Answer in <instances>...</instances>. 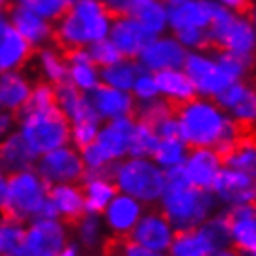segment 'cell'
<instances>
[{"instance_id":"18","label":"cell","mask_w":256,"mask_h":256,"mask_svg":"<svg viewBox=\"0 0 256 256\" xmlns=\"http://www.w3.org/2000/svg\"><path fill=\"white\" fill-rule=\"evenodd\" d=\"M210 192L218 198L219 204L228 210L242 204H249L252 202L254 195V176L224 167Z\"/></svg>"},{"instance_id":"16","label":"cell","mask_w":256,"mask_h":256,"mask_svg":"<svg viewBox=\"0 0 256 256\" xmlns=\"http://www.w3.org/2000/svg\"><path fill=\"white\" fill-rule=\"evenodd\" d=\"M224 169V156L216 148H192L182 166V174L193 186L210 192Z\"/></svg>"},{"instance_id":"31","label":"cell","mask_w":256,"mask_h":256,"mask_svg":"<svg viewBox=\"0 0 256 256\" xmlns=\"http://www.w3.org/2000/svg\"><path fill=\"white\" fill-rule=\"evenodd\" d=\"M50 202L54 204L58 218L64 221H78L84 214L88 212L86 208V197L84 190L78 184H56L50 186Z\"/></svg>"},{"instance_id":"12","label":"cell","mask_w":256,"mask_h":256,"mask_svg":"<svg viewBox=\"0 0 256 256\" xmlns=\"http://www.w3.org/2000/svg\"><path fill=\"white\" fill-rule=\"evenodd\" d=\"M188 54L190 50L180 43L174 34H164L150 39L136 62L143 70L158 74L162 70L184 67Z\"/></svg>"},{"instance_id":"45","label":"cell","mask_w":256,"mask_h":256,"mask_svg":"<svg viewBox=\"0 0 256 256\" xmlns=\"http://www.w3.org/2000/svg\"><path fill=\"white\" fill-rule=\"evenodd\" d=\"M182 45L186 46L188 50H204L206 46L210 45V36L208 30H200V28H193V30H184V32L174 34Z\"/></svg>"},{"instance_id":"30","label":"cell","mask_w":256,"mask_h":256,"mask_svg":"<svg viewBox=\"0 0 256 256\" xmlns=\"http://www.w3.org/2000/svg\"><path fill=\"white\" fill-rule=\"evenodd\" d=\"M86 208L91 214H102L119 193L110 173H86L82 180Z\"/></svg>"},{"instance_id":"22","label":"cell","mask_w":256,"mask_h":256,"mask_svg":"<svg viewBox=\"0 0 256 256\" xmlns=\"http://www.w3.org/2000/svg\"><path fill=\"white\" fill-rule=\"evenodd\" d=\"M91 104L100 122L116 121L121 117H130L138 112V100L130 91L116 90L110 86H100L90 93Z\"/></svg>"},{"instance_id":"47","label":"cell","mask_w":256,"mask_h":256,"mask_svg":"<svg viewBox=\"0 0 256 256\" xmlns=\"http://www.w3.org/2000/svg\"><path fill=\"white\" fill-rule=\"evenodd\" d=\"M112 256H169V254L147 249V247H143V245L132 242L130 238H126V240H121L116 247H112Z\"/></svg>"},{"instance_id":"15","label":"cell","mask_w":256,"mask_h":256,"mask_svg":"<svg viewBox=\"0 0 256 256\" xmlns=\"http://www.w3.org/2000/svg\"><path fill=\"white\" fill-rule=\"evenodd\" d=\"M145 212L147 210H145V204L141 200L130 197V195H124V193H117L116 198L110 202L108 208L100 216H102L104 224L112 236L119 238V240H126L134 232Z\"/></svg>"},{"instance_id":"33","label":"cell","mask_w":256,"mask_h":256,"mask_svg":"<svg viewBox=\"0 0 256 256\" xmlns=\"http://www.w3.org/2000/svg\"><path fill=\"white\" fill-rule=\"evenodd\" d=\"M36 69L41 74L45 82L52 86L67 82L69 76V62L67 54L62 52V46L46 45L43 48H38L36 52Z\"/></svg>"},{"instance_id":"41","label":"cell","mask_w":256,"mask_h":256,"mask_svg":"<svg viewBox=\"0 0 256 256\" xmlns=\"http://www.w3.org/2000/svg\"><path fill=\"white\" fill-rule=\"evenodd\" d=\"M132 95L138 100V104H145V102H150V100H156V98H162L160 86H158L156 74L141 69L140 76H138L134 88H132Z\"/></svg>"},{"instance_id":"1","label":"cell","mask_w":256,"mask_h":256,"mask_svg":"<svg viewBox=\"0 0 256 256\" xmlns=\"http://www.w3.org/2000/svg\"><path fill=\"white\" fill-rule=\"evenodd\" d=\"M178 136L192 148H216L226 154L242 140V126L216 98L195 96L176 108Z\"/></svg>"},{"instance_id":"4","label":"cell","mask_w":256,"mask_h":256,"mask_svg":"<svg viewBox=\"0 0 256 256\" xmlns=\"http://www.w3.org/2000/svg\"><path fill=\"white\" fill-rule=\"evenodd\" d=\"M50 197V184L36 167L4 174L0 180V206L8 218L32 221L41 216Z\"/></svg>"},{"instance_id":"55","label":"cell","mask_w":256,"mask_h":256,"mask_svg":"<svg viewBox=\"0 0 256 256\" xmlns=\"http://www.w3.org/2000/svg\"><path fill=\"white\" fill-rule=\"evenodd\" d=\"M252 202L256 204V176H254V195H252Z\"/></svg>"},{"instance_id":"29","label":"cell","mask_w":256,"mask_h":256,"mask_svg":"<svg viewBox=\"0 0 256 256\" xmlns=\"http://www.w3.org/2000/svg\"><path fill=\"white\" fill-rule=\"evenodd\" d=\"M156 78H158L162 98H166L167 102L174 104V106H182V104L193 100L195 96H198L195 84L184 67L162 70L156 74Z\"/></svg>"},{"instance_id":"27","label":"cell","mask_w":256,"mask_h":256,"mask_svg":"<svg viewBox=\"0 0 256 256\" xmlns=\"http://www.w3.org/2000/svg\"><path fill=\"white\" fill-rule=\"evenodd\" d=\"M39 156L34 152L30 145L22 140V136L15 130L12 134L4 136L0 145V166L4 174L32 169L38 164Z\"/></svg>"},{"instance_id":"37","label":"cell","mask_w":256,"mask_h":256,"mask_svg":"<svg viewBox=\"0 0 256 256\" xmlns=\"http://www.w3.org/2000/svg\"><path fill=\"white\" fill-rule=\"evenodd\" d=\"M26 226L22 221L4 218L0 223V254L2 256H26Z\"/></svg>"},{"instance_id":"28","label":"cell","mask_w":256,"mask_h":256,"mask_svg":"<svg viewBox=\"0 0 256 256\" xmlns=\"http://www.w3.org/2000/svg\"><path fill=\"white\" fill-rule=\"evenodd\" d=\"M108 234L110 232L104 224V219L100 214L86 212L78 221H74V226H72L74 242L88 254H98L106 247Z\"/></svg>"},{"instance_id":"26","label":"cell","mask_w":256,"mask_h":256,"mask_svg":"<svg viewBox=\"0 0 256 256\" xmlns=\"http://www.w3.org/2000/svg\"><path fill=\"white\" fill-rule=\"evenodd\" d=\"M56 100H58V108L62 110V114L67 117L70 124L84 121H100L93 110L90 95L76 90L72 84L64 82L56 86Z\"/></svg>"},{"instance_id":"19","label":"cell","mask_w":256,"mask_h":256,"mask_svg":"<svg viewBox=\"0 0 256 256\" xmlns=\"http://www.w3.org/2000/svg\"><path fill=\"white\" fill-rule=\"evenodd\" d=\"M6 17L30 41V45L34 48H43V46L50 45L52 39H56L54 22L45 19V17H41L39 13L28 10V8L19 6V4H12L6 13Z\"/></svg>"},{"instance_id":"34","label":"cell","mask_w":256,"mask_h":256,"mask_svg":"<svg viewBox=\"0 0 256 256\" xmlns=\"http://www.w3.org/2000/svg\"><path fill=\"white\" fill-rule=\"evenodd\" d=\"M218 247L214 245L210 238L206 236V232L197 226L192 230L176 232L173 245L167 254L169 256H210Z\"/></svg>"},{"instance_id":"20","label":"cell","mask_w":256,"mask_h":256,"mask_svg":"<svg viewBox=\"0 0 256 256\" xmlns=\"http://www.w3.org/2000/svg\"><path fill=\"white\" fill-rule=\"evenodd\" d=\"M110 39L119 48L122 58L138 60L143 48L152 39V36L145 30V26L136 17H132L130 13H124V15H116L114 24H112V32H110Z\"/></svg>"},{"instance_id":"6","label":"cell","mask_w":256,"mask_h":256,"mask_svg":"<svg viewBox=\"0 0 256 256\" xmlns=\"http://www.w3.org/2000/svg\"><path fill=\"white\" fill-rule=\"evenodd\" d=\"M110 176L114 178L119 193L138 198L145 206L158 204L167 188V171H164L154 158L128 156L112 167Z\"/></svg>"},{"instance_id":"11","label":"cell","mask_w":256,"mask_h":256,"mask_svg":"<svg viewBox=\"0 0 256 256\" xmlns=\"http://www.w3.org/2000/svg\"><path fill=\"white\" fill-rule=\"evenodd\" d=\"M36 169L50 186L78 184V182H82L86 173H88L86 166H84L82 150L70 143L39 156Z\"/></svg>"},{"instance_id":"24","label":"cell","mask_w":256,"mask_h":256,"mask_svg":"<svg viewBox=\"0 0 256 256\" xmlns=\"http://www.w3.org/2000/svg\"><path fill=\"white\" fill-rule=\"evenodd\" d=\"M34 86L22 70H8L0 76V106L19 116L32 100Z\"/></svg>"},{"instance_id":"3","label":"cell","mask_w":256,"mask_h":256,"mask_svg":"<svg viewBox=\"0 0 256 256\" xmlns=\"http://www.w3.org/2000/svg\"><path fill=\"white\" fill-rule=\"evenodd\" d=\"M218 204L214 193L190 184L182 169L167 173V188L158 202L160 210L178 232L200 226L216 214Z\"/></svg>"},{"instance_id":"43","label":"cell","mask_w":256,"mask_h":256,"mask_svg":"<svg viewBox=\"0 0 256 256\" xmlns=\"http://www.w3.org/2000/svg\"><path fill=\"white\" fill-rule=\"evenodd\" d=\"M90 54H91V58H93V62H95L100 69H102V67H108V65H112V64H116V62H119V60L122 58V54L119 52V48L114 45V41L110 38L104 39V41H98V43H95L93 46H90Z\"/></svg>"},{"instance_id":"35","label":"cell","mask_w":256,"mask_h":256,"mask_svg":"<svg viewBox=\"0 0 256 256\" xmlns=\"http://www.w3.org/2000/svg\"><path fill=\"white\" fill-rule=\"evenodd\" d=\"M100 72H102L104 86H110V88L130 91V93H132V88H134L136 80L140 76L141 67L134 60L121 58L119 62H116V64L108 65V67H102Z\"/></svg>"},{"instance_id":"23","label":"cell","mask_w":256,"mask_h":256,"mask_svg":"<svg viewBox=\"0 0 256 256\" xmlns=\"http://www.w3.org/2000/svg\"><path fill=\"white\" fill-rule=\"evenodd\" d=\"M67 62H69L67 82L72 84L76 90L90 95L96 88L102 86V72H100V67L91 58L90 48L67 50Z\"/></svg>"},{"instance_id":"9","label":"cell","mask_w":256,"mask_h":256,"mask_svg":"<svg viewBox=\"0 0 256 256\" xmlns=\"http://www.w3.org/2000/svg\"><path fill=\"white\" fill-rule=\"evenodd\" d=\"M184 69L195 84L198 96L204 98H216L223 93L234 80L230 78L228 70L224 67L223 60L219 56V50H193L188 54Z\"/></svg>"},{"instance_id":"14","label":"cell","mask_w":256,"mask_h":256,"mask_svg":"<svg viewBox=\"0 0 256 256\" xmlns=\"http://www.w3.org/2000/svg\"><path fill=\"white\" fill-rule=\"evenodd\" d=\"M176 232L178 230L166 218V214L158 208V210H147L143 214L138 226L130 234V240L147 249L167 254L176 238Z\"/></svg>"},{"instance_id":"17","label":"cell","mask_w":256,"mask_h":256,"mask_svg":"<svg viewBox=\"0 0 256 256\" xmlns=\"http://www.w3.org/2000/svg\"><path fill=\"white\" fill-rule=\"evenodd\" d=\"M218 102L242 128L256 126V86L247 80L230 84L218 96Z\"/></svg>"},{"instance_id":"36","label":"cell","mask_w":256,"mask_h":256,"mask_svg":"<svg viewBox=\"0 0 256 256\" xmlns=\"http://www.w3.org/2000/svg\"><path fill=\"white\" fill-rule=\"evenodd\" d=\"M190 150H192V147L180 136L178 138H167V140H160V145H158L152 158L164 171L171 173V171L182 169Z\"/></svg>"},{"instance_id":"49","label":"cell","mask_w":256,"mask_h":256,"mask_svg":"<svg viewBox=\"0 0 256 256\" xmlns=\"http://www.w3.org/2000/svg\"><path fill=\"white\" fill-rule=\"evenodd\" d=\"M15 130H17V114L2 110V114H0V132H2V136L12 134Z\"/></svg>"},{"instance_id":"13","label":"cell","mask_w":256,"mask_h":256,"mask_svg":"<svg viewBox=\"0 0 256 256\" xmlns=\"http://www.w3.org/2000/svg\"><path fill=\"white\" fill-rule=\"evenodd\" d=\"M169 8V30L173 34L184 30H208L218 10L214 0H166Z\"/></svg>"},{"instance_id":"57","label":"cell","mask_w":256,"mask_h":256,"mask_svg":"<svg viewBox=\"0 0 256 256\" xmlns=\"http://www.w3.org/2000/svg\"><path fill=\"white\" fill-rule=\"evenodd\" d=\"M0 2H2V6H6L8 4V0H0Z\"/></svg>"},{"instance_id":"38","label":"cell","mask_w":256,"mask_h":256,"mask_svg":"<svg viewBox=\"0 0 256 256\" xmlns=\"http://www.w3.org/2000/svg\"><path fill=\"white\" fill-rule=\"evenodd\" d=\"M224 167L256 176V138H242L224 154Z\"/></svg>"},{"instance_id":"39","label":"cell","mask_w":256,"mask_h":256,"mask_svg":"<svg viewBox=\"0 0 256 256\" xmlns=\"http://www.w3.org/2000/svg\"><path fill=\"white\" fill-rule=\"evenodd\" d=\"M158 145H160V136L156 134L152 124L138 119L134 134H132V141H130V156L152 158Z\"/></svg>"},{"instance_id":"2","label":"cell","mask_w":256,"mask_h":256,"mask_svg":"<svg viewBox=\"0 0 256 256\" xmlns=\"http://www.w3.org/2000/svg\"><path fill=\"white\" fill-rule=\"evenodd\" d=\"M116 15L102 0H72L70 8L54 22L58 46L65 50L90 48L110 38Z\"/></svg>"},{"instance_id":"10","label":"cell","mask_w":256,"mask_h":256,"mask_svg":"<svg viewBox=\"0 0 256 256\" xmlns=\"http://www.w3.org/2000/svg\"><path fill=\"white\" fill-rule=\"evenodd\" d=\"M67 221L60 218H36L26 224V256H58L70 244Z\"/></svg>"},{"instance_id":"44","label":"cell","mask_w":256,"mask_h":256,"mask_svg":"<svg viewBox=\"0 0 256 256\" xmlns=\"http://www.w3.org/2000/svg\"><path fill=\"white\" fill-rule=\"evenodd\" d=\"M169 114H174L173 104L167 102L166 98H156V100H150V102L138 104V116H140V119L150 122V124L164 119Z\"/></svg>"},{"instance_id":"53","label":"cell","mask_w":256,"mask_h":256,"mask_svg":"<svg viewBox=\"0 0 256 256\" xmlns=\"http://www.w3.org/2000/svg\"><path fill=\"white\" fill-rule=\"evenodd\" d=\"M210 256H244V252H240L234 247H224V249H218L214 250Z\"/></svg>"},{"instance_id":"25","label":"cell","mask_w":256,"mask_h":256,"mask_svg":"<svg viewBox=\"0 0 256 256\" xmlns=\"http://www.w3.org/2000/svg\"><path fill=\"white\" fill-rule=\"evenodd\" d=\"M232 247L240 252L256 250V204H242L228 210Z\"/></svg>"},{"instance_id":"52","label":"cell","mask_w":256,"mask_h":256,"mask_svg":"<svg viewBox=\"0 0 256 256\" xmlns=\"http://www.w3.org/2000/svg\"><path fill=\"white\" fill-rule=\"evenodd\" d=\"M84 254H86V252L82 250V247H80L76 242H70V244L67 245V247H65L58 256H84Z\"/></svg>"},{"instance_id":"5","label":"cell","mask_w":256,"mask_h":256,"mask_svg":"<svg viewBox=\"0 0 256 256\" xmlns=\"http://www.w3.org/2000/svg\"><path fill=\"white\" fill-rule=\"evenodd\" d=\"M17 132L38 156L70 143V122L56 106H28L17 116Z\"/></svg>"},{"instance_id":"40","label":"cell","mask_w":256,"mask_h":256,"mask_svg":"<svg viewBox=\"0 0 256 256\" xmlns=\"http://www.w3.org/2000/svg\"><path fill=\"white\" fill-rule=\"evenodd\" d=\"M12 2L39 13L41 17H45L52 22L62 19L72 4V0H12Z\"/></svg>"},{"instance_id":"7","label":"cell","mask_w":256,"mask_h":256,"mask_svg":"<svg viewBox=\"0 0 256 256\" xmlns=\"http://www.w3.org/2000/svg\"><path fill=\"white\" fill-rule=\"evenodd\" d=\"M134 128L136 119L132 116L102 122L95 143L82 148L86 171L88 173H110L116 164L128 158Z\"/></svg>"},{"instance_id":"54","label":"cell","mask_w":256,"mask_h":256,"mask_svg":"<svg viewBox=\"0 0 256 256\" xmlns=\"http://www.w3.org/2000/svg\"><path fill=\"white\" fill-rule=\"evenodd\" d=\"M247 15H249V19L252 20V24H254V28H256V0H252V2H250L249 13H247Z\"/></svg>"},{"instance_id":"46","label":"cell","mask_w":256,"mask_h":256,"mask_svg":"<svg viewBox=\"0 0 256 256\" xmlns=\"http://www.w3.org/2000/svg\"><path fill=\"white\" fill-rule=\"evenodd\" d=\"M56 86H52L48 82H39L34 86L32 100L28 106H38V108H48V106H56Z\"/></svg>"},{"instance_id":"50","label":"cell","mask_w":256,"mask_h":256,"mask_svg":"<svg viewBox=\"0 0 256 256\" xmlns=\"http://www.w3.org/2000/svg\"><path fill=\"white\" fill-rule=\"evenodd\" d=\"M102 2L114 15H124V13L130 12L134 0H102Z\"/></svg>"},{"instance_id":"48","label":"cell","mask_w":256,"mask_h":256,"mask_svg":"<svg viewBox=\"0 0 256 256\" xmlns=\"http://www.w3.org/2000/svg\"><path fill=\"white\" fill-rule=\"evenodd\" d=\"M156 134L160 136V140H167V138H178V119H176V112L169 114L164 119L156 121L152 124Z\"/></svg>"},{"instance_id":"21","label":"cell","mask_w":256,"mask_h":256,"mask_svg":"<svg viewBox=\"0 0 256 256\" xmlns=\"http://www.w3.org/2000/svg\"><path fill=\"white\" fill-rule=\"evenodd\" d=\"M34 54V46L10 22L6 15L0 20V69L20 70Z\"/></svg>"},{"instance_id":"42","label":"cell","mask_w":256,"mask_h":256,"mask_svg":"<svg viewBox=\"0 0 256 256\" xmlns=\"http://www.w3.org/2000/svg\"><path fill=\"white\" fill-rule=\"evenodd\" d=\"M100 121H84L70 124V145H74L76 148H86L93 145L100 130Z\"/></svg>"},{"instance_id":"32","label":"cell","mask_w":256,"mask_h":256,"mask_svg":"<svg viewBox=\"0 0 256 256\" xmlns=\"http://www.w3.org/2000/svg\"><path fill=\"white\" fill-rule=\"evenodd\" d=\"M128 13L140 20L152 38L164 36L169 30V8L166 0H134Z\"/></svg>"},{"instance_id":"8","label":"cell","mask_w":256,"mask_h":256,"mask_svg":"<svg viewBox=\"0 0 256 256\" xmlns=\"http://www.w3.org/2000/svg\"><path fill=\"white\" fill-rule=\"evenodd\" d=\"M208 36H210V45H214L216 48L236 54L245 62L254 64L256 28L249 19V15L218 6L208 28Z\"/></svg>"},{"instance_id":"51","label":"cell","mask_w":256,"mask_h":256,"mask_svg":"<svg viewBox=\"0 0 256 256\" xmlns=\"http://www.w3.org/2000/svg\"><path fill=\"white\" fill-rule=\"evenodd\" d=\"M214 2H218L219 6L232 10V12H244V10H249L252 0H214Z\"/></svg>"},{"instance_id":"56","label":"cell","mask_w":256,"mask_h":256,"mask_svg":"<svg viewBox=\"0 0 256 256\" xmlns=\"http://www.w3.org/2000/svg\"><path fill=\"white\" fill-rule=\"evenodd\" d=\"M244 256H256V250H250V252H247V254H244Z\"/></svg>"}]
</instances>
